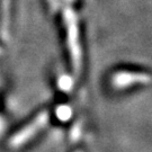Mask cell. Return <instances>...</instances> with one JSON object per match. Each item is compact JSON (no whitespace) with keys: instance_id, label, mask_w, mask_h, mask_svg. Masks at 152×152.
<instances>
[{"instance_id":"6da1fadb","label":"cell","mask_w":152,"mask_h":152,"mask_svg":"<svg viewBox=\"0 0 152 152\" xmlns=\"http://www.w3.org/2000/svg\"><path fill=\"white\" fill-rule=\"evenodd\" d=\"M63 18L66 27V39H68V46L70 51L73 69L76 72H79L81 68V50L79 43L78 18L75 10L71 7V0H66V4L63 9Z\"/></svg>"},{"instance_id":"7a4b0ae2","label":"cell","mask_w":152,"mask_h":152,"mask_svg":"<svg viewBox=\"0 0 152 152\" xmlns=\"http://www.w3.org/2000/svg\"><path fill=\"white\" fill-rule=\"evenodd\" d=\"M48 121H49V114H48V112L39 113L29 124L26 125L25 127H23L18 133H16L15 135L11 137L10 142H9L10 147L12 148L22 147L23 144H25L41 129H43L44 126L46 125V123H48Z\"/></svg>"},{"instance_id":"3957f363","label":"cell","mask_w":152,"mask_h":152,"mask_svg":"<svg viewBox=\"0 0 152 152\" xmlns=\"http://www.w3.org/2000/svg\"><path fill=\"white\" fill-rule=\"evenodd\" d=\"M150 81V77L145 73L140 72H129L121 71L113 77V85L116 88H126L135 83H148Z\"/></svg>"},{"instance_id":"277c9868","label":"cell","mask_w":152,"mask_h":152,"mask_svg":"<svg viewBox=\"0 0 152 152\" xmlns=\"http://www.w3.org/2000/svg\"><path fill=\"white\" fill-rule=\"evenodd\" d=\"M10 22V0H1V33L5 38L9 36Z\"/></svg>"},{"instance_id":"5b68a950","label":"cell","mask_w":152,"mask_h":152,"mask_svg":"<svg viewBox=\"0 0 152 152\" xmlns=\"http://www.w3.org/2000/svg\"><path fill=\"white\" fill-rule=\"evenodd\" d=\"M56 116L59 117V120L66 121L71 117V108L68 106H61L56 109Z\"/></svg>"},{"instance_id":"8992f818","label":"cell","mask_w":152,"mask_h":152,"mask_svg":"<svg viewBox=\"0 0 152 152\" xmlns=\"http://www.w3.org/2000/svg\"><path fill=\"white\" fill-rule=\"evenodd\" d=\"M59 87H60V89L64 90V91L71 90V88H72V81H71L70 77L68 76L61 77L60 80H59Z\"/></svg>"},{"instance_id":"52a82bcc","label":"cell","mask_w":152,"mask_h":152,"mask_svg":"<svg viewBox=\"0 0 152 152\" xmlns=\"http://www.w3.org/2000/svg\"><path fill=\"white\" fill-rule=\"evenodd\" d=\"M50 6H51V9L53 11H56L58 8L60 7V1L59 0H49Z\"/></svg>"},{"instance_id":"ba28073f","label":"cell","mask_w":152,"mask_h":152,"mask_svg":"<svg viewBox=\"0 0 152 152\" xmlns=\"http://www.w3.org/2000/svg\"><path fill=\"white\" fill-rule=\"evenodd\" d=\"M2 54V49H1V46H0V55Z\"/></svg>"}]
</instances>
